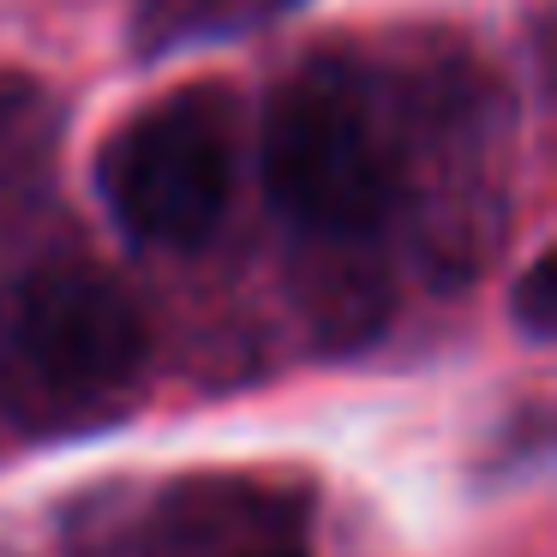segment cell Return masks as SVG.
Here are the masks:
<instances>
[{
	"mask_svg": "<svg viewBox=\"0 0 557 557\" xmlns=\"http://www.w3.org/2000/svg\"><path fill=\"white\" fill-rule=\"evenodd\" d=\"M264 186L318 240H366L401 186V109L348 54L306 61L264 121Z\"/></svg>",
	"mask_w": 557,
	"mask_h": 557,
	"instance_id": "cell-1",
	"label": "cell"
},
{
	"mask_svg": "<svg viewBox=\"0 0 557 557\" xmlns=\"http://www.w3.org/2000/svg\"><path fill=\"white\" fill-rule=\"evenodd\" d=\"M138 366L145 318L109 276L49 264L0 288V408L25 425L114 396Z\"/></svg>",
	"mask_w": 557,
	"mask_h": 557,
	"instance_id": "cell-2",
	"label": "cell"
},
{
	"mask_svg": "<svg viewBox=\"0 0 557 557\" xmlns=\"http://www.w3.org/2000/svg\"><path fill=\"white\" fill-rule=\"evenodd\" d=\"M97 186L121 234L162 252H193L222 228L234 198V109L222 90L150 102L102 145Z\"/></svg>",
	"mask_w": 557,
	"mask_h": 557,
	"instance_id": "cell-3",
	"label": "cell"
},
{
	"mask_svg": "<svg viewBox=\"0 0 557 557\" xmlns=\"http://www.w3.org/2000/svg\"><path fill=\"white\" fill-rule=\"evenodd\" d=\"M228 0H133V18H138V37H157V42H181L193 37L198 25L222 18Z\"/></svg>",
	"mask_w": 557,
	"mask_h": 557,
	"instance_id": "cell-4",
	"label": "cell"
},
{
	"mask_svg": "<svg viewBox=\"0 0 557 557\" xmlns=\"http://www.w3.org/2000/svg\"><path fill=\"white\" fill-rule=\"evenodd\" d=\"M509 312H516V324L528 330L533 342H552L557 330V294H552V252H540L528 270H521L516 282V300H509Z\"/></svg>",
	"mask_w": 557,
	"mask_h": 557,
	"instance_id": "cell-5",
	"label": "cell"
},
{
	"mask_svg": "<svg viewBox=\"0 0 557 557\" xmlns=\"http://www.w3.org/2000/svg\"><path fill=\"white\" fill-rule=\"evenodd\" d=\"M258 557H294V552H258Z\"/></svg>",
	"mask_w": 557,
	"mask_h": 557,
	"instance_id": "cell-6",
	"label": "cell"
}]
</instances>
